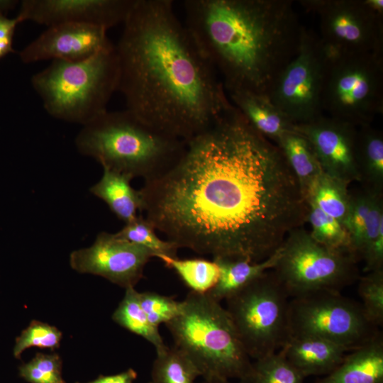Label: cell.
Masks as SVG:
<instances>
[{
    "instance_id": "obj_1",
    "label": "cell",
    "mask_w": 383,
    "mask_h": 383,
    "mask_svg": "<svg viewBox=\"0 0 383 383\" xmlns=\"http://www.w3.org/2000/svg\"><path fill=\"white\" fill-rule=\"evenodd\" d=\"M140 192L155 230L213 260L262 261L306 223L307 203L281 150L233 104Z\"/></svg>"
},
{
    "instance_id": "obj_2",
    "label": "cell",
    "mask_w": 383,
    "mask_h": 383,
    "mask_svg": "<svg viewBox=\"0 0 383 383\" xmlns=\"http://www.w3.org/2000/svg\"><path fill=\"white\" fill-rule=\"evenodd\" d=\"M115 45L118 91L126 109L187 141L211 127L231 103L218 74L171 0H136Z\"/></svg>"
},
{
    "instance_id": "obj_3",
    "label": "cell",
    "mask_w": 383,
    "mask_h": 383,
    "mask_svg": "<svg viewBox=\"0 0 383 383\" xmlns=\"http://www.w3.org/2000/svg\"><path fill=\"white\" fill-rule=\"evenodd\" d=\"M184 26L226 92L267 94L296 55L304 27L289 0H186Z\"/></svg>"
},
{
    "instance_id": "obj_4",
    "label": "cell",
    "mask_w": 383,
    "mask_h": 383,
    "mask_svg": "<svg viewBox=\"0 0 383 383\" xmlns=\"http://www.w3.org/2000/svg\"><path fill=\"white\" fill-rule=\"evenodd\" d=\"M75 145L103 168L145 180L175 162L185 141L155 129L126 109L107 110L83 126Z\"/></svg>"
},
{
    "instance_id": "obj_5",
    "label": "cell",
    "mask_w": 383,
    "mask_h": 383,
    "mask_svg": "<svg viewBox=\"0 0 383 383\" xmlns=\"http://www.w3.org/2000/svg\"><path fill=\"white\" fill-rule=\"evenodd\" d=\"M182 303L180 313L165 324L174 346L204 380L244 379L252 362L226 308L207 294L192 291Z\"/></svg>"
},
{
    "instance_id": "obj_6",
    "label": "cell",
    "mask_w": 383,
    "mask_h": 383,
    "mask_svg": "<svg viewBox=\"0 0 383 383\" xmlns=\"http://www.w3.org/2000/svg\"><path fill=\"white\" fill-rule=\"evenodd\" d=\"M118 81L115 46L82 61L52 60L31 77L49 115L82 126L107 111Z\"/></svg>"
},
{
    "instance_id": "obj_7",
    "label": "cell",
    "mask_w": 383,
    "mask_h": 383,
    "mask_svg": "<svg viewBox=\"0 0 383 383\" xmlns=\"http://www.w3.org/2000/svg\"><path fill=\"white\" fill-rule=\"evenodd\" d=\"M289 299L272 270L226 299V309L250 359L276 353L285 344L290 335Z\"/></svg>"
},
{
    "instance_id": "obj_8",
    "label": "cell",
    "mask_w": 383,
    "mask_h": 383,
    "mask_svg": "<svg viewBox=\"0 0 383 383\" xmlns=\"http://www.w3.org/2000/svg\"><path fill=\"white\" fill-rule=\"evenodd\" d=\"M350 254L317 243L303 226L290 231L272 271L290 298L320 292H340L359 277Z\"/></svg>"
},
{
    "instance_id": "obj_9",
    "label": "cell",
    "mask_w": 383,
    "mask_h": 383,
    "mask_svg": "<svg viewBox=\"0 0 383 383\" xmlns=\"http://www.w3.org/2000/svg\"><path fill=\"white\" fill-rule=\"evenodd\" d=\"M382 54L329 55L323 113L357 127L371 125L383 112Z\"/></svg>"
},
{
    "instance_id": "obj_10",
    "label": "cell",
    "mask_w": 383,
    "mask_h": 383,
    "mask_svg": "<svg viewBox=\"0 0 383 383\" xmlns=\"http://www.w3.org/2000/svg\"><path fill=\"white\" fill-rule=\"evenodd\" d=\"M290 335L315 336L348 351L364 345L380 331L365 316L360 303L337 292H320L290 298Z\"/></svg>"
},
{
    "instance_id": "obj_11",
    "label": "cell",
    "mask_w": 383,
    "mask_h": 383,
    "mask_svg": "<svg viewBox=\"0 0 383 383\" xmlns=\"http://www.w3.org/2000/svg\"><path fill=\"white\" fill-rule=\"evenodd\" d=\"M329 54L305 28L296 55L278 76L267 96L295 125L323 115L322 94Z\"/></svg>"
},
{
    "instance_id": "obj_12",
    "label": "cell",
    "mask_w": 383,
    "mask_h": 383,
    "mask_svg": "<svg viewBox=\"0 0 383 383\" xmlns=\"http://www.w3.org/2000/svg\"><path fill=\"white\" fill-rule=\"evenodd\" d=\"M319 18L318 37L330 55L383 53V14L365 0H304Z\"/></svg>"
},
{
    "instance_id": "obj_13",
    "label": "cell",
    "mask_w": 383,
    "mask_h": 383,
    "mask_svg": "<svg viewBox=\"0 0 383 383\" xmlns=\"http://www.w3.org/2000/svg\"><path fill=\"white\" fill-rule=\"evenodd\" d=\"M152 257L154 254L149 250L116 233L101 232L91 246L73 251L70 264L79 273L101 276L127 289L135 287L142 279Z\"/></svg>"
},
{
    "instance_id": "obj_14",
    "label": "cell",
    "mask_w": 383,
    "mask_h": 383,
    "mask_svg": "<svg viewBox=\"0 0 383 383\" xmlns=\"http://www.w3.org/2000/svg\"><path fill=\"white\" fill-rule=\"evenodd\" d=\"M136 0H23L17 17L51 26L82 23L106 30L123 24Z\"/></svg>"
},
{
    "instance_id": "obj_15",
    "label": "cell",
    "mask_w": 383,
    "mask_h": 383,
    "mask_svg": "<svg viewBox=\"0 0 383 383\" xmlns=\"http://www.w3.org/2000/svg\"><path fill=\"white\" fill-rule=\"evenodd\" d=\"M357 128L327 115L294 129L311 143L324 173L348 185L359 182L356 163Z\"/></svg>"
},
{
    "instance_id": "obj_16",
    "label": "cell",
    "mask_w": 383,
    "mask_h": 383,
    "mask_svg": "<svg viewBox=\"0 0 383 383\" xmlns=\"http://www.w3.org/2000/svg\"><path fill=\"white\" fill-rule=\"evenodd\" d=\"M106 29L89 24L61 23L49 26L27 45L19 57L24 63L43 60L78 62L114 48Z\"/></svg>"
},
{
    "instance_id": "obj_17",
    "label": "cell",
    "mask_w": 383,
    "mask_h": 383,
    "mask_svg": "<svg viewBox=\"0 0 383 383\" xmlns=\"http://www.w3.org/2000/svg\"><path fill=\"white\" fill-rule=\"evenodd\" d=\"M279 350L304 378L328 374L349 352L337 343L309 335H289Z\"/></svg>"
},
{
    "instance_id": "obj_18",
    "label": "cell",
    "mask_w": 383,
    "mask_h": 383,
    "mask_svg": "<svg viewBox=\"0 0 383 383\" xmlns=\"http://www.w3.org/2000/svg\"><path fill=\"white\" fill-rule=\"evenodd\" d=\"M226 94L248 123L274 143L286 133L294 130L295 124L267 94L245 90H233Z\"/></svg>"
},
{
    "instance_id": "obj_19",
    "label": "cell",
    "mask_w": 383,
    "mask_h": 383,
    "mask_svg": "<svg viewBox=\"0 0 383 383\" xmlns=\"http://www.w3.org/2000/svg\"><path fill=\"white\" fill-rule=\"evenodd\" d=\"M313 383H383L382 333L349 351L338 366Z\"/></svg>"
},
{
    "instance_id": "obj_20",
    "label": "cell",
    "mask_w": 383,
    "mask_h": 383,
    "mask_svg": "<svg viewBox=\"0 0 383 383\" xmlns=\"http://www.w3.org/2000/svg\"><path fill=\"white\" fill-rule=\"evenodd\" d=\"M100 180L90 188V192L104 201L117 218L125 223L142 213L143 199L140 190L131 185V177L103 168Z\"/></svg>"
},
{
    "instance_id": "obj_21",
    "label": "cell",
    "mask_w": 383,
    "mask_h": 383,
    "mask_svg": "<svg viewBox=\"0 0 383 383\" xmlns=\"http://www.w3.org/2000/svg\"><path fill=\"white\" fill-rule=\"evenodd\" d=\"M279 254V248L270 257L257 262L245 259H213L219 267V277L206 294L221 303L272 270Z\"/></svg>"
},
{
    "instance_id": "obj_22",
    "label": "cell",
    "mask_w": 383,
    "mask_h": 383,
    "mask_svg": "<svg viewBox=\"0 0 383 383\" xmlns=\"http://www.w3.org/2000/svg\"><path fill=\"white\" fill-rule=\"evenodd\" d=\"M356 163L361 187L383 194V134L371 125L357 128Z\"/></svg>"
},
{
    "instance_id": "obj_23",
    "label": "cell",
    "mask_w": 383,
    "mask_h": 383,
    "mask_svg": "<svg viewBox=\"0 0 383 383\" xmlns=\"http://www.w3.org/2000/svg\"><path fill=\"white\" fill-rule=\"evenodd\" d=\"M274 143L294 173L305 199L311 184L323 172L311 143L295 129L282 135Z\"/></svg>"
},
{
    "instance_id": "obj_24",
    "label": "cell",
    "mask_w": 383,
    "mask_h": 383,
    "mask_svg": "<svg viewBox=\"0 0 383 383\" xmlns=\"http://www.w3.org/2000/svg\"><path fill=\"white\" fill-rule=\"evenodd\" d=\"M348 186L344 182L323 172L311 184L305 201L344 224L350 206Z\"/></svg>"
},
{
    "instance_id": "obj_25",
    "label": "cell",
    "mask_w": 383,
    "mask_h": 383,
    "mask_svg": "<svg viewBox=\"0 0 383 383\" xmlns=\"http://www.w3.org/2000/svg\"><path fill=\"white\" fill-rule=\"evenodd\" d=\"M152 383H195L200 373L192 360L174 345L156 350Z\"/></svg>"
},
{
    "instance_id": "obj_26",
    "label": "cell",
    "mask_w": 383,
    "mask_h": 383,
    "mask_svg": "<svg viewBox=\"0 0 383 383\" xmlns=\"http://www.w3.org/2000/svg\"><path fill=\"white\" fill-rule=\"evenodd\" d=\"M165 266L174 270L192 292L206 294L216 284L219 267L213 260L203 258L179 259L177 257L157 255Z\"/></svg>"
},
{
    "instance_id": "obj_27",
    "label": "cell",
    "mask_w": 383,
    "mask_h": 383,
    "mask_svg": "<svg viewBox=\"0 0 383 383\" xmlns=\"http://www.w3.org/2000/svg\"><path fill=\"white\" fill-rule=\"evenodd\" d=\"M112 319L123 328L150 342L156 350L166 345L158 328L149 322L142 309L138 292L134 287L126 289L125 295L113 313Z\"/></svg>"
},
{
    "instance_id": "obj_28",
    "label": "cell",
    "mask_w": 383,
    "mask_h": 383,
    "mask_svg": "<svg viewBox=\"0 0 383 383\" xmlns=\"http://www.w3.org/2000/svg\"><path fill=\"white\" fill-rule=\"evenodd\" d=\"M377 193L360 187L350 191V206L345 221L350 238L351 254L359 261L364 248L370 221V211L373 198Z\"/></svg>"
},
{
    "instance_id": "obj_29",
    "label": "cell",
    "mask_w": 383,
    "mask_h": 383,
    "mask_svg": "<svg viewBox=\"0 0 383 383\" xmlns=\"http://www.w3.org/2000/svg\"><path fill=\"white\" fill-rule=\"evenodd\" d=\"M307 206L306 222L310 224L309 233L313 239L329 249L352 255L350 235L344 224L314 204L307 203Z\"/></svg>"
},
{
    "instance_id": "obj_30",
    "label": "cell",
    "mask_w": 383,
    "mask_h": 383,
    "mask_svg": "<svg viewBox=\"0 0 383 383\" xmlns=\"http://www.w3.org/2000/svg\"><path fill=\"white\" fill-rule=\"evenodd\" d=\"M303 375L279 350L255 360L242 383H304Z\"/></svg>"
},
{
    "instance_id": "obj_31",
    "label": "cell",
    "mask_w": 383,
    "mask_h": 383,
    "mask_svg": "<svg viewBox=\"0 0 383 383\" xmlns=\"http://www.w3.org/2000/svg\"><path fill=\"white\" fill-rule=\"evenodd\" d=\"M116 233L121 238L149 250L154 254V257L157 255L177 257L179 248L170 240L160 239L156 235L153 225L142 214L125 223L122 229Z\"/></svg>"
},
{
    "instance_id": "obj_32",
    "label": "cell",
    "mask_w": 383,
    "mask_h": 383,
    "mask_svg": "<svg viewBox=\"0 0 383 383\" xmlns=\"http://www.w3.org/2000/svg\"><path fill=\"white\" fill-rule=\"evenodd\" d=\"M358 293L365 316L379 328L383 324V270L367 272L360 277Z\"/></svg>"
},
{
    "instance_id": "obj_33",
    "label": "cell",
    "mask_w": 383,
    "mask_h": 383,
    "mask_svg": "<svg viewBox=\"0 0 383 383\" xmlns=\"http://www.w3.org/2000/svg\"><path fill=\"white\" fill-rule=\"evenodd\" d=\"M62 333L56 327L38 321H33L16 338L13 355L19 358L22 353L30 347L50 348H59Z\"/></svg>"
},
{
    "instance_id": "obj_34",
    "label": "cell",
    "mask_w": 383,
    "mask_h": 383,
    "mask_svg": "<svg viewBox=\"0 0 383 383\" xmlns=\"http://www.w3.org/2000/svg\"><path fill=\"white\" fill-rule=\"evenodd\" d=\"M19 374L30 383H65L62 377V360L57 354H36L19 367Z\"/></svg>"
},
{
    "instance_id": "obj_35",
    "label": "cell",
    "mask_w": 383,
    "mask_h": 383,
    "mask_svg": "<svg viewBox=\"0 0 383 383\" xmlns=\"http://www.w3.org/2000/svg\"><path fill=\"white\" fill-rule=\"evenodd\" d=\"M140 305L149 322L158 328L177 316L182 310V301L153 292H138Z\"/></svg>"
},
{
    "instance_id": "obj_36",
    "label": "cell",
    "mask_w": 383,
    "mask_h": 383,
    "mask_svg": "<svg viewBox=\"0 0 383 383\" xmlns=\"http://www.w3.org/2000/svg\"><path fill=\"white\" fill-rule=\"evenodd\" d=\"M21 21L18 17L9 18L0 14V59L15 52L12 47L16 28Z\"/></svg>"
},
{
    "instance_id": "obj_37",
    "label": "cell",
    "mask_w": 383,
    "mask_h": 383,
    "mask_svg": "<svg viewBox=\"0 0 383 383\" xmlns=\"http://www.w3.org/2000/svg\"><path fill=\"white\" fill-rule=\"evenodd\" d=\"M136 377V372L133 369H128L117 374L100 376L95 380L88 383H133Z\"/></svg>"
},
{
    "instance_id": "obj_38",
    "label": "cell",
    "mask_w": 383,
    "mask_h": 383,
    "mask_svg": "<svg viewBox=\"0 0 383 383\" xmlns=\"http://www.w3.org/2000/svg\"><path fill=\"white\" fill-rule=\"evenodd\" d=\"M18 2L13 0H0V14L4 15L6 11L13 9Z\"/></svg>"
},
{
    "instance_id": "obj_39",
    "label": "cell",
    "mask_w": 383,
    "mask_h": 383,
    "mask_svg": "<svg viewBox=\"0 0 383 383\" xmlns=\"http://www.w3.org/2000/svg\"><path fill=\"white\" fill-rule=\"evenodd\" d=\"M365 2L372 10L379 14H383L382 0H365Z\"/></svg>"
},
{
    "instance_id": "obj_40",
    "label": "cell",
    "mask_w": 383,
    "mask_h": 383,
    "mask_svg": "<svg viewBox=\"0 0 383 383\" xmlns=\"http://www.w3.org/2000/svg\"><path fill=\"white\" fill-rule=\"evenodd\" d=\"M201 383H231L229 380H223V379H209V380H204ZM238 383H242L240 381H239Z\"/></svg>"
},
{
    "instance_id": "obj_41",
    "label": "cell",
    "mask_w": 383,
    "mask_h": 383,
    "mask_svg": "<svg viewBox=\"0 0 383 383\" xmlns=\"http://www.w3.org/2000/svg\"><path fill=\"white\" fill-rule=\"evenodd\" d=\"M149 383H152V382H149Z\"/></svg>"
}]
</instances>
